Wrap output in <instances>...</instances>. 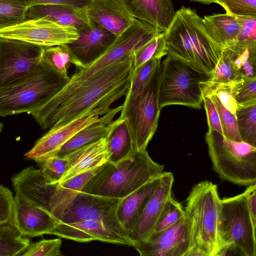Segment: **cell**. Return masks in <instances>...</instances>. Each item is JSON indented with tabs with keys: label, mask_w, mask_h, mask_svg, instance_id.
Instances as JSON below:
<instances>
[{
	"label": "cell",
	"mask_w": 256,
	"mask_h": 256,
	"mask_svg": "<svg viewBox=\"0 0 256 256\" xmlns=\"http://www.w3.org/2000/svg\"><path fill=\"white\" fill-rule=\"evenodd\" d=\"M134 53L99 70L77 87L41 126H62L101 106H110L126 96L134 68Z\"/></svg>",
	"instance_id": "obj_1"
},
{
	"label": "cell",
	"mask_w": 256,
	"mask_h": 256,
	"mask_svg": "<svg viewBox=\"0 0 256 256\" xmlns=\"http://www.w3.org/2000/svg\"><path fill=\"white\" fill-rule=\"evenodd\" d=\"M164 32L166 56L210 75L224 49L211 36L196 11L182 6Z\"/></svg>",
	"instance_id": "obj_2"
},
{
	"label": "cell",
	"mask_w": 256,
	"mask_h": 256,
	"mask_svg": "<svg viewBox=\"0 0 256 256\" xmlns=\"http://www.w3.org/2000/svg\"><path fill=\"white\" fill-rule=\"evenodd\" d=\"M164 169L146 150L135 151L118 162L108 160L98 166L81 192L121 199L160 176Z\"/></svg>",
	"instance_id": "obj_3"
},
{
	"label": "cell",
	"mask_w": 256,
	"mask_h": 256,
	"mask_svg": "<svg viewBox=\"0 0 256 256\" xmlns=\"http://www.w3.org/2000/svg\"><path fill=\"white\" fill-rule=\"evenodd\" d=\"M186 202L184 210L194 244L186 256H217L220 210L217 186L208 180L198 182L192 187Z\"/></svg>",
	"instance_id": "obj_4"
},
{
	"label": "cell",
	"mask_w": 256,
	"mask_h": 256,
	"mask_svg": "<svg viewBox=\"0 0 256 256\" xmlns=\"http://www.w3.org/2000/svg\"><path fill=\"white\" fill-rule=\"evenodd\" d=\"M153 37L150 26L136 20L116 37L112 44L96 60L84 67H76V72L64 88L38 110V116L44 120L48 118L58 106L82 82L99 70L134 53Z\"/></svg>",
	"instance_id": "obj_5"
},
{
	"label": "cell",
	"mask_w": 256,
	"mask_h": 256,
	"mask_svg": "<svg viewBox=\"0 0 256 256\" xmlns=\"http://www.w3.org/2000/svg\"><path fill=\"white\" fill-rule=\"evenodd\" d=\"M68 80L40 63L21 80L0 88V116L30 114L57 94Z\"/></svg>",
	"instance_id": "obj_6"
},
{
	"label": "cell",
	"mask_w": 256,
	"mask_h": 256,
	"mask_svg": "<svg viewBox=\"0 0 256 256\" xmlns=\"http://www.w3.org/2000/svg\"><path fill=\"white\" fill-rule=\"evenodd\" d=\"M212 168L218 177L240 186L256 184V147L208 130L206 134Z\"/></svg>",
	"instance_id": "obj_7"
},
{
	"label": "cell",
	"mask_w": 256,
	"mask_h": 256,
	"mask_svg": "<svg viewBox=\"0 0 256 256\" xmlns=\"http://www.w3.org/2000/svg\"><path fill=\"white\" fill-rule=\"evenodd\" d=\"M256 228L243 192L220 199L217 256H256Z\"/></svg>",
	"instance_id": "obj_8"
},
{
	"label": "cell",
	"mask_w": 256,
	"mask_h": 256,
	"mask_svg": "<svg viewBox=\"0 0 256 256\" xmlns=\"http://www.w3.org/2000/svg\"><path fill=\"white\" fill-rule=\"evenodd\" d=\"M162 68L160 63L143 92L136 98L128 94L120 116L125 121L135 151L146 150L156 130L161 108L159 88Z\"/></svg>",
	"instance_id": "obj_9"
},
{
	"label": "cell",
	"mask_w": 256,
	"mask_h": 256,
	"mask_svg": "<svg viewBox=\"0 0 256 256\" xmlns=\"http://www.w3.org/2000/svg\"><path fill=\"white\" fill-rule=\"evenodd\" d=\"M161 68L158 95L160 108L177 104L200 108L203 94L200 84L208 81L210 75L168 56L161 62Z\"/></svg>",
	"instance_id": "obj_10"
},
{
	"label": "cell",
	"mask_w": 256,
	"mask_h": 256,
	"mask_svg": "<svg viewBox=\"0 0 256 256\" xmlns=\"http://www.w3.org/2000/svg\"><path fill=\"white\" fill-rule=\"evenodd\" d=\"M44 46L0 38V88L21 80L40 64Z\"/></svg>",
	"instance_id": "obj_11"
},
{
	"label": "cell",
	"mask_w": 256,
	"mask_h": 256,
	"mask_svg": "<svg viewBox=\"0 0 256 256\" xmlns=\"http://www.w3.org/2000/svg\"><path fill=\"white\" fill-rule=\"evenodd\" d=\"M78 37L75 28L44 18L26 20L0 30V38L21 40L44 47L71 43Z\"/></svg>",
	"instance_id": "obj_12"
},
{
	"label": "cell",
	"mask_w": 256,
	"mask_h": 256,
	"mask_svg": "<svg viewBox=\"0 0 256 256\" xmlns=\"http://www.w3.org/2000/svg\"><path fill=\"white\" fill-rule=\"evenodd\" d=\"M112 108L101 106L58 127H52L24 155L38 164L56 155L60 148L76 134L85 127L100 120Z\"/></svg>",
	"instance_id": "obj_13"
},
{
	"label": "cell",
	"mask_w": 256,
	"mask_h": 256,
	"mask_svg": "<svg viewBox=\"0 0 256 256\" xmlns=\"http://www.w3.org/2000/svg\"><path fill=\"white\" fill-rule=\"evenodd\" d=\"M132 246L141 256H186L194 246L190 222L184 216L174 224Z\"/></svg>",
	"instance_id": "obj_14"
},
{
	"label": "cell",
	"mask_w": 256,
	"mask_h": 256,
	"mask_svg": "<svg viewBox=\"0 0 256 256\" xmlns=\"http://www.w3.org/2000/svg\"><path fill=\"white\" fill-rule=\"evenodd\" d=\"M120 200L80 191L64 210L58 223L68 224L94 220L101 222L118 232L127 234L120 224L116 216Z\"/></svg>",
	"instance_id": "obj_15"
},
{
	"label": "cell",
	"mask_w": 256,
	"mask_h": 256,
	"mask_svg": "<svg viewBox=\"0 0 256 256\" xmlns=\"http://www.w3.org/2000/svg\"><path fill=\"white\" fill-rule=\"evenodd\" d=\"M78 32V38L66 44L76 61V67H84L96 60L109 48L116 37L91 21Z\"/></svg>",
	"instance_id": "obj_16"
},
{
	"label": "cell",
	"mask_w": 256,
	"mask_h": 256,
	"mask_svg": "<svg viewBox=\"0 0 256 256\" xmlns=\"http://www.w3.org/2000/svg\"><path fill=\"white\" fill-rule=\"evenodd\" d=\"M50 234L78 242L92 240L133 246L127 234L118 232L104 223L88 220L73 223H58Z\"/></svg>",
	"instance_id": "obj_17"
},
{
	"label": "cell",
	"mask_w": 256,
	"mask_h": 256,
	"mask_svg": "<svg viewBox=\"0 0 256 256\" xmlns=\"http://www.w3.org/2000/svg\"><path fill=\"white\" fill-rule=\"evenodd\" d=\"M12 223L24 236L31 238L50 234L56 222L51 214L16 194Z\"/></svg>",
	"instance_id": "obj_18"
},
{
	"label": "cell",
	"mask_w": 256,
	"mask_h": 256,
	"mask_svg": "<svg viewBox=\"0 0 256 256\" xmlns=\"http://www.w3.org/2000/svg\"><path fill=\"white\" fill-rule=\"evenodd\" d=\"M174 182L172 172H163L158 185L148 200L136 226L128 234L133 244L146 238L152 233L165 203L172 196Z\"/></svg>",
	"instance_id": "obj_19"
},
{
	"label": "cell",
	"mask_w": 256,
	"mask_h": 256,
	"mask_svg": "<svg viewBox=\"0 0 256 256\" xmlns=\"http://www.w3.org/2000/svg\"><path fill=\"white\" fill-rule=\"evenodd\" d=\"M12 182L16 194L50 212V200L58 184H50L40 169L27 167L14 175Z\"/></svg>",
	"instance_id": "obj_20"
},
{
	"label": "cell",
	"mask_w": 256,
	"mask_h": 256,
	"mask_svg": "<svg viewBox=\"0 0 256 256\" xmlns=\"http://www.w3.org/2000/svg\"><path fill=\"white\" fill-rule=\"evenodd\" d=\"M86 10L90 21L116 36L136 19L128 10L123 0H90Z\"/></svg>",
	"instance_id": "obj_21"
},
{
	"label": "cell",
	"mask_w": 256,
	"mask_h": 256,
	"mask_svg": "<svg viewBox=\"0 0 256 256\" xmlns=\"http://www.w3.org/2000/svg\"><path fill=\"white\" fill-rule=\"evenodd\" d=\"M108 136L64 156L68 168L59 184L96 168L108 160Z\"/></svg>",
	"instance_id": "obj_22"
},
{
	"label": "cell",
	"mask_w": 256,
	"mask_h": 256,
	"mask_svg": "<svg viewBox=\"0 0 256 256\" xmlns=\"http://www.w3.org/2000/svg\"><path fill=\"white\" fill-rule=\"evenodd\" d=\"M136 19L144 21L160 32L168 28L176 12L172 0H123Z\"/></svg>",
	"instance_id": "obj_23"
},
{
	"label": "cell",
	"mask_w": 256,
	"mask_h": 256,
	"mask_svg": "<svg viewBox=\"0 0 256 256\" xmlns=\"http://www.w3.org/2000/svg\"><path fill=\"white\" fill-rule=\"evenodd\" d=\"M160 176L120 200L116 216L128 234L136 226L148 200L158 185Z\"/></svg>",
	"instance_id": "obj_24"
},
{
	"label": "cell",
	"mask_w": 256,
	"mask_h": 256,
	"mask_svg": "<svg viewBox=\"0 0 256 256\" xmlns=\"http://www.w3.org/2000/svg\"><path fill=\"white\" fill-rule=\"evenodd\" d=\"M44 18L58 24L70 26L77 30L90 22L86 10L63 4H41L28 9L26 20Z\"/></svg>",
	"instance_id": "obj_25"
},
{
	"label": "cell",
	"mask_w": 256,
	"mask_h": 256,
	"mask_svg": "<svg viewBox=\"0 0 256 256\" xmlns=\"http://www.w3.org/2000/svg\"><path fill=\"white\" fill-rule=\"evenodd\" d=\"M121 109L122 106L112 108L104 114L100 120L80 130L60 148L56 156L62 157L78 148L106 136L120 122V117L114 120L113 118Z\"/></svg>",
	"instance_id": "obj_26"
},
{
	"label": "cell",
	"mask_w": 256,
	"mask_h": 256,
	"mask_svg": "<svg viewBox=\"0 0 256 256\" xmlns=\"http://www.w3.org/2000/svg\"><path fill=\"white\" fill-rule=\"evenodd\" d=\"M98 168L77 175L57 185L50 202V212L56 224L64 210L92 177Z\"/></svg>",
	"instance_id": "obj_27"
},
{
	"label": "cell",
	"mask_w": 256,
	"mask_h": 256,
	"mask_svg": "<svg viewBox=\"0 0 256 256\" xmlns=\"http://www.w3.org/2000/svg\"><path fill=\"white\" fill-rule=\"evenodd\" d=\"M203 22L212 38L224 48H230L238 42L240 24L234 16L226 14L204 16Z\"/></svg>",
	"instance_id": "obj_28"
},
{
	"label": "cell",
	"mask_w": 256,
	"mask_h": 256,
	"mask_svg": "<svg viewBox=\"0 0 256 256\" xmlns=\"http://www.w3.org/2000/svg\"><path fill=\"white\" fill-rule=\"evenodd\" d=\"M120 118V122L108 135V161L112 162H118L135 152L126 124Z\"/></svg>",
	"instance_id": "obj_29"
},
{
	"label": "cell",
	"mask_w": 256,
	"mask_h": 256,
	"mask_svg": "<svg viewBox=\"0 0 256 256\" xmlns=\"http://www.w3.org/2000/svg\"><path fill=\"white\" fill-rule=\"evenodd\" d=\"M242 80V78L222 82H213L208 80L201 82L200 87L203 95H216L222 105L236 115L238 108L236 96Z\"/></svg>",
	"instance_id": "obj_30"
},
{
	"label": "cell",
	"mask_w": 256,
	"mask_h": 256,
	"mask_svg": "<svg viewBox=\"0 0 256 256\" xmlns=\"http://www.w3.org/2000/svg\"><path fill=\"white\" fill-rule=\"evenodd\" d=\"M40 63L68 80L70 78L68 69L72 64L76 65V61L66 44L44 48Z\"/></svg>",
	"instance_id": "obj_31"
},
{
	"label": "cell",
	"mask_w": 256,
	"mask_h": 256,
	"mask_svg": "<svg viewBox=\"0 0 256 256\" xmlns=\"http://www.w3.org/2000/svg\"><path fill=\"white\" fill-rule=\"evenodd\" d=\"M232 62L238 76H256V44H236L227 48Z\"/></svg>",
	"instance_id": "obj_32"
},
{
	"label": "cell",
	"mask_w": 256,
	"mask_h": 256,
	"mask_svg": "<svg viewBox=\"0 0 256 256\" xmlns=\"http://www.w3.org/2000/svg\"><path fill=\"white\" fill-rule=\"evenodd\" d=\"M30 243L12 222L0 224V256H21Z\"/></svg>",
	"instance_id": "obj_33"
},
{
	"label": "cell",
	"mask_w": 256,
	"mask_h": 256,
	"mask_svg": "<svg viewBox=\"0 0 256 256\" xmlns=\"http://www.w3.org/2000/svg\"><path fill=\"white\" fill-rule=\"evenodd\" d=\"M235 116L242 140L256 147V104L238 106Z\"/></svg>",
	"instance_id": "obj_34"
},
{
	"label": "cell",
	"mask_w": 256,
	"mask_h": 256,
	"mask_svg": "<svg viewBox=\"0 0 256 256\" xmlns=\"http://www.w3.org/2000/svg\"><path fill=\"white\" fill-rule=\"evenodd\" d=\"M28 8L20 0H0V30L26 20Z\"/></svg>",
	"instance_id": "obj_35"
},
{
	"label": "cell",
	"mask_w": 256,
	"mask_h": 256,
	"mask_svg": "<svg viewBox=\"0 0 256 256\" xmlns=\"http://www.w3.org/2000/svg\"><path fill=\"white\" fill-rule=\"evenodd\" d=\"M166 55L164 32H161L134 53L133 72L146 62Z\"/></svg>",
	"instance_id": "obj_36"
},
{
	"label": "cell",
	"mask_w": 256,
	"mask_h": 256,
	"mask_svg": "<svg viewBox=\"0 0 256 256\" xmlns=\"http://www.w3.org/2000/svg\"><path fill=\"white\" fill-rule=\"evenodd\" d=\"M162 58H154L149 60L135 72L131 77L130 84L126 93L134 98L144 90L152 76Z\"/></svg>",
	"instance_id": "obj_37"
},
{
	"label": "cell",
	"mask_w": 256,
	"mask_h": 256,
	"mask_svg": "<svg viewBox=\"0 0 256 256\" xmlns=\"http://www.w3.org/2000/svg\"><path fill=\"white\" fill-rule=\"evenodd\" d=\"M208 97L213 103L218 115L222 136L230 140L242 142L238 131L236 116L227 110L218 97L212 94L203 95Z\"/></svg>",
	"instance_id": "obj_38"
},
{
	"label": "cell",
	"mask_w": 256,
	"mask_h": 256,
	"mask_svg": "<svg viewBox=\"0 0 256 256\" xmlns=\"http://www.w3.org/2000/svg\"><path fill=\"white\" fill-rule=\"evenodd\" d=\"M184 216V210L182 204L170 196L165 203L151 234L168 228Z\"/></svg>",
	"instance_id": "obj_39"
},
{
	"label": "cell",
	"mask_w": 256,
	"mask_h": 256,
	"mask_svg": "<svg viewBox=\"0 0 256 256\" xmlns=\"http://www.w3.org/2000/svg\"><path fill=\"white\" fill-rule=\"evenodd\" d=\"M40 170L50 184H58L68 168L66 156H53L38 163Z\"/></svg>",
	"instance_id": "obj_40"
},
{
	"label": "cell",
	"mask_w": 256,
	"mask_h": 256,
	"mask_svg": "<svg viewBox=\"0 0 256 256\" xmlns=\"http://www.w3.org/2000/svg\"><path fill=\"white\" fill-rule=\"evenodd\" d=\"M242 78L236 72L230 60L227 48L222 50L221 56L210 74L208 81L213 82H222Z\"/></svg>",
	"instance_id": "obj_41"
},
{
	"label": "cell",
	"mask_w": 256,
	"mask_h": 256,
	"mask_svg": "<svg viewBox=\"0 0 256 256\" xmlns=\"http://www.w3.org/2000/svg\"><path fill=\"white\" fill-rule=\"evenodd\" d=\"M226 13L234 16L256 18V0H214Z\"/></svg>",
	"instance_id": "obj_42"
},
{
	"label": "cell",
	"mask_w": 256,
	"mask_h": 256,
	"mask_svg": "<svg viewBox=\"0 0 256 256\" xmlns=\"http://www.w3.org/2000/svg\"><path fill=\"white\" fill-rule=\"evenodd\" d=\"M62 242L60 238L30 242L21 256H60Z\"/></svg>",
	"instance_id": "obj_43"
},
{
	"label": "cell",
	"mask_w": 256,
	"mask_h": 256,
	"mask_svg": "<svg viewBox=\"0 0 256 256\" xmlns=\"http://www.w3.org/2000/svg\"><path fill=\"white\" fill-rule=\"evenodd\" d=\"M242 78V82L236 96L238 106L256 104V76Z\"/></svg>",
	"instance_id": "obj_44"
},
{
	"label": "cell",
	"mask_w": 256,
	"mask_h": 256,
	"mask_svg": "<svg viewBox=\"0 0 256 256\" xmlns=\"http://www.w3.org/2000/svg\"><path fill=\"white\" fill-rule=\"evenodd\" d=\"M240 24L237 44H256V18L236 16Z\"/></svg>",
	"instance_id": "obj_45"
},
{
	"label": "cell",
	"mask_w": 256,
	"mask_h": 256,
	"mask_svg": "<svg viewBox=\"0 0 256 256\" xmlns=\"http://www.w3.org/2000/svg\"><path fill=\"white\" fill-rule=\"evenodd\" d=\"M14 198L9 188L0 184V224L12 222Z\"/></svg>",
	"instance_id": "obj_46"
},
{
	"label": "cell",
	"mask_w": 256,
	"mask_h": 256,
	"mask_svg": "<svg viewBox=\"0 0 256 256\" xmlns=\"http://www.w3.org/2000/svg\"><path fill=\"white\" fill-rule=\"evenodd\" d=\"M28 8L41 4H63L86 10L90 0H20Z\"/></svg>",
	"instance_id": "obj_47"
},
{
	"label": "cell",
	"mask_w": 256,
	"mask_h": 256,
	"mask_svg": "<svg viewBox=\"0 0 256 256\" xmlns=\"http://www.w3.org/2000/svg\"><path fill=\"white\" fill-rule=\"evenodd\" d=\"M206 110L208 130L216 131L222 134V130L217 111L211 100L203 96V102Z\"/></svg>",
	"instance_id": "obj_48"
},
{
	"label": "cell",
	"mask_w": 256,
	"mask_h": 256,
	"mask_svg": "<svg viewBox=\"0 0 256 256\" xmlns=\"http://www.w3.org/2000/svg\"><path fill=\"white\" fill-rule=\"evenodd\" d=\"M243 193L252 224L256 228V184L247 186Z\"/></svg>",
	"instance_id": "obj_49"
},
{
	"label": "cell",
	"mask_w": 256,
	"mask_h": 256,
	"mask_svg": "<svg viewBox=\"0 0 256 256\" xmlns=\"http://www.w3.org/2000/svg\"><path fill=\"white\" fill-rule=\"evenodd\" d=\"M190 2H198L203 4H210L214 3V0H189Z\"/></svg>",
	"instance_id": "obj_50"
},
{
	"label": "cell",
	"mask_w": 256,
	"mask_h": 256,
	"mask_svg": "<svg viewBox=\"0 0 256 256\" xmlns=\"http://www.w3.org/2000/svg\"><path fill=\"white\" fill-rule=\"evenodd\" d=\"M3 128H4L3 124L0 122V134L2 132Z\"/></svg>",
	"instance_id": "obj_51"
}]
</instances>
